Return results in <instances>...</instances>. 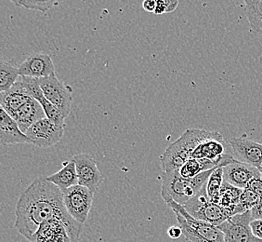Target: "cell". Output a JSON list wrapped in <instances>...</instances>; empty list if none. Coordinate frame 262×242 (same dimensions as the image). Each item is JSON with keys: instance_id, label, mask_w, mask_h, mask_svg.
<instances>
[{"instance_id": "cell-9", "label": "cell", "mask_w": 262, "mask_h": 242, "mask_svg": "<svg viewBox=\"0 0 262 242\" xmlns=\"http://www.w3.org/2000/svg\"><path fill=\"white\" fill-rule=\"evenodd\" d=\"M39 82L46 99L51 102L57 108H59L66 118L69 116L71 111V104L73 100L72 88L66 86L56 75L40 78Z\"/></svg>"}, {"instance_id": "cell-11", "label": "cell", "mask_w": 262, "mask_h": 242, "mask_svg": "<svg viewBox=\"0 0 262 242\" xmlns=\"http://www.w3.org/2000/svg\"><path fill=\"white\" fill-rule=\"evenodd\" d=\"M71 160L76 164L78 185L96 193L104 180L96 160L88 154H78L73 156Z\"/></svg>"}, {"instance_id": "cell-16", "label": "cell", "mask_w": 262, "mask_h": 242, "mask_svg": "<svg viewBox=\"0 0 262 242\" xmlns=\"http://www.w3.org/2000/svg\"><path fill=\"white\" fill-rule=\"evenodd\" d=\"M30 99H32V97L28 94L19 78V80L16 82L10 91L1 92L0 105L2 109H4L10 116L14 118L16 113Z\"/></svg>"}, {"instance_id": "cell-12", "label": "cell", "mask_w": 262, "mask_h": 242, "mask_svg": "<svg viewBox=\"0 0 262 242\" xmlns=\"http://www.w3.org/2000/svg\"><path fill=\"white\" fill-rule=\"evenodd\" d=\"M20 76L45 78L55 76V66L51 56L46 53H33L19 66Z\"/></svg>"}, {"instance_id": "cell-13", "label": "cell", "mask_w": 262, "mask_h": 242, "mask_svg": "<svg viewBox=\"0 0 262 242\" xmlns=\"http://www.w3.org/2000/svg\"><path fill=\"white\" fill-rule=\"evenodd\" d=\"M232 151L237 160L247 163L250 166L260 168L262 165V144L248 139L247 134L231 140Z\"/></svg>"}, {"instance_id": "cell-23", "label": "cell", "mask_w": 262, "mask_h": 242, "mask_svg": "<svg viewBox=\"0 0 262 242\" xmlns=\"http://www.w3.org/2000/svg\"><path fill=\"white\" fill-rule=\"evenodd\" d=\"M224 183V172L223 168H217L212 172L207 183V193L209 199L214 203L219 204L220 195L222 185Z\"/></svg>"}, {"instance_id": "cell-17", "label": "cell", "mask_w": 262, "mask_h": 242, "mask_svg": "<svg viewBox=\"0 0 262 242\" xmlns=\"http://www.w3.org/2000/svg\"><path fill=\"white\" fill-rule=\"evenodd\" d=\"M43 118H46L44 109L40 103L33 98L27 102L23 107H20L14 117L20 127V131L24 133H26L35 122Z\"/></svg>"}, {"instance_id": "cell-26", "label": "cell", "mask_w": 262, "mask_h": 242, "mask_svg": "<svg viewBox=\"0 0 262 242\" xmlns=\"http://www.w3.org/2000/svg\"><path fill=\"white\" fill-rule=\"evenodd\" d=\"M261 198L257 196L255 192H253L250 188L246 187L243 189L242 195L240 197V207L243 212H246L247 211H251L252 209L256 207Z\"/></svg>"}, {"instance_id": "cell-19", "label": "cell", "mask_w": 262, "mask_h": 242, "mask_svg": "<svg viewBox=\"0 0 262 242\" xmlns=\"http://www.w3.org/2000/svg\"><path fill=\"white\" fill-rule=\"evenodd\" d=\"M242 192L243 189L241 188L233 187L227 182L224 181L222 185V190H221L219 204L231 212L232 216H234L236 214H240V213H244L242 209L239 205Z\"/></svg>"}, {"instance_id": "cell-1", "label": "cell", "mask_w": 262, "mask_h": 242, "mask_svg": "<svg viewBox=\"0 0 262 242\" xmlns=\"http://www.w3.org/2000/svg\"><path fill=\"white\" fill-rule=\"evenodd\" d=\"M15 228L28 240L41 225L51 219L76 222L66 211L63 193L44 178H36L20 194L15 211Z\"/></svg>"}, {"instance_id": "cell-36", "label": "cell", "mask_w": 262, "mask_h": 242, "mask_svg": "<svg viewBox=\"0 0 262 242\" xmlns=\"http://www.w3.org/2000/svg\"><path fill=\"white\" fill-rule=\"evenodd\" d=\"M259 172H260V171H259ZM261 172V176H262V172Z\"/></svg>"}, {"instance_id": "cell-21", "label": "cell", "mask_w": 262, "mask_h": 242, "mask_svg": "<svg viewBox=\"0 0 262 242\" xmlns=\"http://www.w3.org/2000/svg\"><path fill=\"white\" fill-rule=\"evenodd\" d=\"M245 11L250 29L262 34V0L245 1Z\"/></svg>"}, {"instance_id": "cell-10", "label": "cell", "mask_w": 262, "mask_h": 242, "mask_svg": "<svg viewBox=\"0 0 262 242\" xmlns=\"http://www.w3.org/2000/svg\"><path fill=\"white\" fill-rule=\"evenodd\" d=\"M64 133V128L56 125L49 118H43L35 122L28 131L26 136L32 142V145L41 148L53 147L61 141Z\"/></svg>"}, {"instance_id": "cell-24", "label": "cell", "mask_w": 262, "mask_h": 242, "mask_svg": "<svg viewBox=\"0 0 262 242\" xmlns=\"http://www.w3.org/2000/svg\"><path fill=\"white\" fill-rule=\"evenodd\" d=\"M39 103L44 109L47 118L54 122L56 125H58L59 127H61V128L66 127V116H63V114L61 113L59 108L53 106L51 102H49L46 99L45 97L40 100Z\"/></svg>"}, {"instance_id": "cell-31", "label": "cell", "mask_w": 262, "mask_h": 242, "mask_svg": "<svg viewBox=\"0 0 262 242\" xmlns=\"http://www.w3.org/2000/svg\"><path fill=\"white\" fill-rule=\"evenodd\" d=\"M253 220H262V199L256 207L251 210Z\"/></svg>"}, {"instance_id": "cell-33", "label": "cell", "mask_w": 262, "mask_h": 242, "mask_svg": "<svg viewBox=\"0 0 262 242\" xmlns=\"http://www.w3.org/2000/svg\"><path fill=\"white\" fill-rule=\"evenodd\" d=\"M164 13H166V6L165 0H157V8L155 10V14L162 15Z\"/></svg>"}, {"instance_id": "cell-22", "label": "cell", "mask_w": 262, "mask_h": 242, "mask_svg": "<svg viewBox=\"0 0 262 242\" xmlns=\"http://www.w3.org/2000/svg\"><path fill=\"white\" fill-rule=\"evenodd\" d=\"M20 77L19 68L10 65V63L1 62L0 65V91L6 92L14 86Z\"/></svg>"}, {"instance_id": "cell-34", "label": "cell", "mask_w": 262, "mask_h": 242, "mask_svg": "<svg viewBox=\"0 0 262 242\" xmlns=\"http://www.w3.org/2000/svg\"><path fill=\"white\" fill-rule=\"evenodd\" d=\"M166 6V13H170L176 10L179 6V1L177 0H165Z\"/></svg>"}, {"instance_id": "cell-32", "label": "cell", "mask_w": 262, "mask_h": 242, "mask_svg": "<svg viewBox=\"0 0 262 242\" xmlns=\"http://www.w3.org/2000/svg\"><path fill=\"white\" fill-rule=\"evenodd\" d=\"M142 8L144 10H146L147 12H154L157 8V1L156 0H145L142 3Z\"/></svg>"}, {"instance_id": "cell-6", "label": "cell", "mask_w": 262, "mask_h": 242, "mask_svg": "<svg viewBox=\"0 0 262 242\" xmlns=\"http://www.w3.org/2000/svg\"><path fill=\"white\" fill-rule=\"evenodd\" d=\"M83 225L68 223L61 219H51L41 225L31 242H78Z\"/></svg>"}, {"instance_id": "cell-2", "label": "cell", "mask_w": 262, "mask_h": 242, "mask_svg": "<svg viewBox=\"0 0 262 242\" xmlns=\"http://www.w3.org/2000/svg\"><path fill=\"white\" fill-rule=\"evenodd\" d=\"M223 138L217 131L190 129L184 131L178 140L167 147L160 156L164 172L179 171L192 156V152L201 143L208 139Z\"/></svg>"}, {"instance_id": "cell-15", "label": "cell", "mask_w": 262, "mask_h": 242, "mask_svg": "<svg viewBox=\"0 0 262 242\" xmlns=\"http://www.w3.org/2000/svg\"><path fill=\"white\" fill-rule=\"evenodd\" d=\"M0 142L2 145L32 144L26 133L20 131L17 121L0 108Z\"/></svg>"}, {"instance_id": "cell-35", "label": "cell", "mask_w": 262, "mask_h": 242, "mask_svg": "<svg viewBox=\"0 0 262 242\" xmlns=\"http://www.w3.org/2000/svg\"><path fill=\"white\" fill-rule=\"evenodd\" d=\"M258 170H259V171H260V172H262V165H261V166H260V168H258Z\"/></svg>"}, {"instance_id": "cell-5", "label": "cell", "mask_w": 262, "mask_h": 242, "mask_svg": "<svg viewBox=\"0 0 262 242\" xmlns=\"http://www.w3.org/2000/svg\"><path fill=\"white\" fill-rule=\"evenodd\" d=\"M183 208L194 219L209 223L216 227L232 217V213L226 209L209 199L207 196V185L202 188L195 197L187 202Z\"/></svg>"}, {"instance_id": "cell-14", "label": "cell", "mask_w": 262, "mask_h": 242, "mask_svg": "<svg viewBox=\"0 0 262 242\" xmlns=\"http://www.w3.org/2000/svg\"><path fill=\"white\" fill-rule=\"evenodd\" d=\"M224 181L233 187L244 189L249 182L256 177H262L261 172L256 167L250 166L247 163L237 162L223 168Z\"/></svg>"}, {"instance_id": "cell-3", "label": "cell", "mask_w": 262, "mask_h": 242, "mask_svg": "<svg viewBox=\"0 0 262 242\" xmlns=\"http://www.w3.org/2000/svg\"><path fill=\"white\" fill-rule=\"evenodd\" d=\"M215 170L216 169H212L202 172L192 179L182 177L179 171L164 172L162 179V197L166 203L175 201L184 206L207 185L209 177Z\"/></svg>"}, {"instance_id": "cell-18", "label": "cell", "mask_w": 262, "mask_h": 242, "mask_svg": "<svg viewBox=\"0 0 262 242\" xmlns=\"http://www.w3.org/2000/svg\"><path fill=\"white\" fill-rule=\"evenodd\" d=\"M45 178L47 181L51 182L59 187L61 191L78 185L76 164L72 160L63 162V167L59 172Z\"/></svg>"}, {"instance_id": "cell-4", "label": "cell", "mask_w": 262, "mask_h": 242, "mask_svg": "<svg viewBox=\"0 0 262 242\" xmlns=\"http://www.w3.org/2000/svg\"><path fill=\"white\" fill-rule=\"evenodd\" d=\"M167 205L176 214L179 227L183 236L191 242H225L224 234L219 227L209 223L203 222L191 216L183 206L175 201H169Z\"/></svg>"}, {"instance_id": "cell-20", "label": "cell", "mask_w": 262, "mask_h": 242, "mask_svg": "<svg viewBox=\"0 0 262 242\" xmlns=\"http://www.w3.org/2000/svg\"><path fill=\"white\" fill-rule=\"evenodd\" d=\"M222 168L216 162L208 159H196L191 157L183 166L179 170L181 175L186 179H192L202 172H207L212 169Z\"/></svg>"}, {"instance_id": "cell-29", "label": "cell", "mask_w": 262, "mask_h": 242, "mask_svg": "<svg viewBox=\"0 0 262 242\" xmlns=\"http://www.w3.org/2000/svg\"><path fill=\"white\" fill-rule=\"evenodd\" d=\"M250 227L254 236L262 239V220H253L250 223Z\"/></svg>"}, {"instance_id": "cell-27", "label": "cell", "mask_w": 262, "mask_h": 242, "mask_svg": "<svg viewBox=\"0 0 262 242\" xmlns=\"http://www.w3.org/2000/svg\"><path fill=\"white\" fill-rule=\"evenodd\" d=\"M17 7L25 8L27 10H38L46 12L51 9L52 6L58 5L57 1H12Z\"/></svg>"}, {"instance_id": "cell-8", "label": "cell", "mask_w": 262, "mask_h": 242, "mask_svg": "<svg viewBox=\"0 0 262 242\" xmlns=\"http://www.w3.org/2000/svg\"><path fill=\"white\" fill-rule=\"evenodd\" d=\"M252 221L251 211H247L229 218L217 227L224 234L225 242H262L253 234L250 227Z\"/></svg>"}, {"instance_id": "cell-30", "label": "cell", "mask_w": 262, "mask_h": 242, "mask_svg": "<svg viewBox=\"0 0 262 242\" xmlns=\"http://www.w3.org/2000/svg\"><path fill=\"white\" fill-rule=\"evenodd\" d=\"M167 235H168V237L172 238V239H178V238H180V237H182V235H183V232H182V228L179 227V226H178V227L174 226V227H169V228H168Z\"/></svg>"}, {"instance_id": "cell-7", "label": "cell", "mask_w": 262, "mask_h": 242, "mask_svg": "<svg viewBox=\"0 0 262 242\" xmlns=\"http://www.w3.org/2000/svg\"><path fill=\"white\" fill-rule=\"evenodd\" d=\"M62 193L66 211L76 222L84 225L92 207L94 193L80 185L70 187Z\"/></svg>"}, {"instance_id": "cell-28", "label": "cell", "mask_w": 262, "mask_h": 242, "mask_svg": "<svg viewBox=\"0 0 262 242\" xmlns=\"http://www.w3.org/2000/svg\"><path fill=\"white\" fill-rule=\"evenodd\" d=\"M247 187L255 192L262 199V177H256L249 182Z\"/></svg>"}, {"instance_id": "cell-25", "label": "cell", "mask_w": 262, "mask_h": 242, "mask_svg": "<svg viewBox=\"0 0 262 242\" xmlns=\"http://www.w3.org/2000/svg\"><path fill=\"white\" fill-rule=\"evenodd\" d=\"M20 79L24 87L26 88V91L33 99L39 102L45 97L41 89L40 82L38 78L20 76Z\"/></svg>"}]
</instances>
